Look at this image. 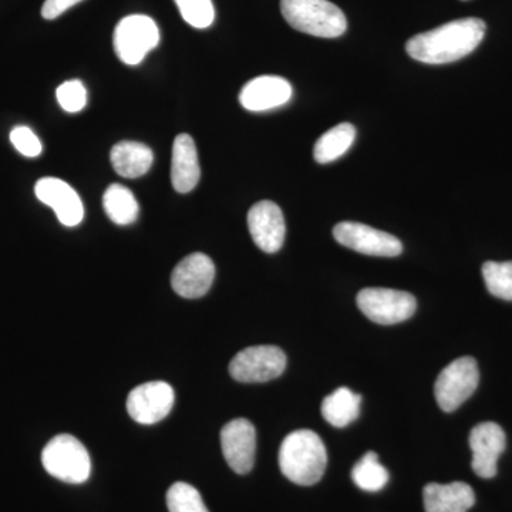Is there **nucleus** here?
<instances>
[{"label":"nucleus","mask_w":512,"mask_h":512,"mask_svg":"<svg viewBox=\"0 0 512 512\" xmlns=\"http://www.w3.org/2000/svg\"><path fill=\"white\" fill-rule=\"evenodd\" d=\"M356 130L352 124L342 123L330 128L316 141L313 157L319 164H328L338 160L355 143Z\"/></svg>","instance_id":"obj_21"},{"label":"nucleus","mask_w":512,"mask_h":512,"mask_svg":"<svg viewBox=\"0 0 512 512\" xmlns=\"http://www.w3.org/2000/svg\"><path fill=\"white\" fill-rule=\"evenodd\" d=\"M36 197L56 212L64 227H76L83 221L84 207L79 194L59 178L46 177L37 181Z\"/></svg>","instance_id":"obj_15"},{"label":"nucleus","mask_w":512,"mask_h":512,"mask_svg":"<svg viewBox=\"0 0 512 512\" xmlns=\"http://www.w3.org/2000/svg\"><path fill=\"white\" fill-rule=\"evenodd\" d=\"M80 2L83 0H46L42 6V16L46 20L57 19Z\"/></svg>","instance_id":"obj_29"},{"label":"nucleus","mask_w":512,"mask_h":512,"mask_svg":"<svg viewBox=\"0 0 512 512\" xmlns=\"http://www.w3.org/2000/svg\"><path fill=\"white\" fill-rule=\"evenodd\" d=\"M103 207L107 217L114 224L126 227L136 222L138 217V202L133 192L121 184H113L104 192Z\"/></svg>","instance_id":"obj_22"},{"label":"nucleus","mask_w":512,"mask_h":512,"mask_svg":"<svg viewBox=\"0 0 512 512\" xmlns=\"http://www.w3.org/2000/svg\"><path fill=\"white\" fill-rule=\"evenodd\" d=\"M174 390L165 382H148L131 390L127 412L140 424H156L170 414L174 406Z\"/></svg>","instance_id":"obj_10"},{"label":"nucleus","mask_w":512,"mask_h":512,"mask_svg":"<svg viewBox=\"0 0 512 512\" xmlns=\"http://www.w3.org/2000/svg\"><path fill=\"white\" fill-rule=\"evenodd\" d=\"M160 43L157 23L146 15L121 19L114 30L113 45L121 62L137 66Z\"/></svg>","instance_id":"obj_6"},{"label":"nucleus","mask_w":512,"mask_h":512,"mask_svg":"<svg viewBox=\"0 0 512 512\" xmlns=\"http://www.w3.org/2000/svg\"><path fill=\"white\" fill-rule=\"evenodd\" d=\"M221 447L225 461L237 474H248L255 463L256 431L247 419H235L221 431Z\"/></svg>","instance_id":"obj_11"},{"label":"nucleus","mask_w":512,"mask_h":512,"mask_svg":"<svg viewBox=\"0 0 512 512\" xmlns=\"http://www.w3.org/2000/svg\"><path fill=\"white\" fill-rule=\"evenodd\" d=\"M487 26L481 19L453 20L407 42L406 50L417 62L447 64L470 55L483 42Z\"/></svg>","instance_id":"obj_1"},{"label":"nucleus","mask_w":512,"mask_h":512,"mask_svg":"<svg viewBox=\"0 0 512 512\" xmlns=\"http://www.w3.org/2000/svg\"><path fill=\"white\" fill-rule=\"evenodd\" d=\"M483 278L491 295L512 301V262H485Z\"/></svg>","instance_id":"obj_24"},{"label":"nucleus","mask_w":512,"mask_h":512,"mask_svg":"<svg viewBox=\"0 0 512 512\" xmlns=\"http://www.w3.org/2000/svg\"><path fill=\"white\" fill-rule=\"evenodd\" d=\"M181 16L195 29L210 28L215 19L212 0H175Z\"/></svg>","instance_id":"obj_26"},{"label":"nucleus","mask_w":512,"mask_h":512,"mask_svg":"<svg viewBox=\"0 0 512 512\" xmlns=\"http://www.w3.org/2000/svg\"><path fill=\"white\" fill-rule=\"evenodd\" d=\"M248 228L256 247L266 254H275L284 245L285 218L275 202H256L248 212Z\"/></svg>","instance_id":"obj_12"},{"label":"nucleus","mask_w":512,"mask_h":512,"mask_svg":"<svg viewBox=\"0 0 512 512\" xmlns=\"http://www.w3.org/2000/svg\"><path fill=\"white\" fill-rule=\"evenodd\" d=\"M60 107L67 113H79L87 104V90L80 80H69L56 92Z\"/></svg>","instance_id":"obj_27"},{"label":"nucleus","mask_w":512,"mask_h":512,"mask_svg":"<svg viewBox=\"0 0 512 512\" xmlns=\"http://www.w3.org/2000/svg\"><path fill=\"white\" fill-rule=\"evenodd\" d=\"M292 86L279 76H259L245 84L239 94V103L245 110L268 111L284 106L292 97Z\"/></svg>","instance_id":"obj_16"},{"label":"nucleus","mask_w":512,"mask_h":512,"mask_svg":"<svg viewBox=\"0 0 512 512\" xmlns=\"http://www.w3.org/2000/svg\"><path fill=\"white\" fill-rule=\"evenodd\" d=\"M111 165L124 178H140L153 165L154 154L146 144L137 141H121L111 148Z\"/></svg>","instance_id":"obj_19"},{"label":"nucleus","mask_w":512,"mask_h":512,"mask_svg":"<svg viewBox=\"0 0 512 512\" xmlns=\"http://www.w3.org/2000/svg\"><path fill=\"white\" fill-rule=\"evenodd\" d=\"M357 306L367 318L379 325H396L412 318L416 298L409 292L387 288H366L357 293Z\"/></svg>","instance_id":"obj_7"},{"label":"nucleus","mask_w":512,"mask_h":512,"mask_svg":"<svg viewBox=\"0 0 512 512\" xmlns=\"http://www.w3.org/2000/svg\"><path fill=\"white\" fill-rule=\"evenodd\" d=\"M285 369L284 350L271 345L241 350L229 363V373L241 383L269 382L281 376Z\"/></svg>","instance_id":"obj_8"},{"label":"nucleus","mask_w":512,"mask_h":512,"mask_svg":"<svg viewBox=\"0 0 512 512\" xmlns=\"http://www.w3.org/2000/svg\"><path fill=\"white\" fill-rule=\"evenodd\" d=\"M426 512H467L476 504V494L466 483L427 484L423 490Z\"/></svg>","instance_id":"obj_17"},{"label":"nucleus","mask_w":512,"mask_h":512,"mask_svg":"<svg viewBox=\"0 0 512 512\" xmlns=\"http://www.w3.org/2000/svg\"><path fill=\"white\" fill-rule=\"evenodd\" d=\"M10 141L20 154L25 157L35 158L42 154L43 146L36 134L29 127H15L10 133Z\"/></svg>","instance_id":"obj_28"},{"label":"nucleus","mask_w":512,"mask_h":512,"mask_svg":"<svg viewBox=\"0 0 512 512\" xmlns=\"http://www.w3.org/2000/svg\"><path fill=\"white\" fill-rule=\"evenodd\" d=\"M352 478L353 483L360 490L370 491V493L383 490L386 484L389 483V473L379 463V456L375 451H369L360 458L359 463L353 467Z\"/></svg>","instance_id":"obj_23"},{"label":"nucleus","mask_w":512,"mask_h":512,"mask_svg":"<svg viewBox=\"0 0 512 512\" xmlns=\"http://www.w3.org/2000/svg\"><path fill=\"white\" fill-rule=\"evenodd\" d=\"M281 12L293 29L306 35L333 39L348 29L345 13L329 0H281Z\"/></svg>","instance_id":"obj_3"},{"label":"nucleus","mask_w":512,"mask_h":512,"mask_svg":"<svg viewBox=\"0 0 512 512\" xmlns=\"http://www.w3.org/2000/svg\"><path fill=\"white\" fill-rule=\"evenodd\" d=\"M214 278L215 265L210 256L195 252L175 266L171 285L183 298L198 299L207 295Z\"/></svg>","instance_id":"obj_14"},{"label":"nucleus","mask_w":512,"mask_h":512,"mask_svg":"<svg viewBox=\"0 0 512 512\" xmlns=\"http://www.w3.org/2000/svg\"><path fill=\"white\" fill-rule=\"evenodd\" d=\"M505 439L504 430L494 421H485L478 424L470 433V448L473 451L474 473L478 477L494 478L498 471V458L504 453Z\"/></svg>","instance_id":"obj_13"},{"label":"nucleus","mask_w":512,"mask_h":512,"mask_svg":"<svg viewBox=\"0 0 512 512\" xmlns=\"http://www.w3.org/2000/svg\"><path fill=\"white\" fill-rule=\"evenodd\" d=\"M360 406H362L360 394L353 393L348 387H339L323 400L322 416L333 427L342 429L359 417Z\"/></svg>","instance_id":"obj_20"},{"label":"nucleus","mask_w":512,"mask_h":512,"mask_svg":"<svg viewBox=\"0 0 512 512\" xmlns=\"http://www.w3.org/2000/svg\"><path fill=\"white\" fill-rule=\"evenodd\" d=\"M333 237L343 247L360 254L394 258L403 252V245L399 239L359 222H340L333 228Z\"/></svg>","instance_id":"obj_9"},{"label":"nucleus","mask_w":512,"mask_h":512,"mask_svg":"<svg viewBox=\"0 0 512 512\" xmlns=\"http://www.w3.org/2000/svg\"><path fill=\"white\" fill-rule=\"evenodd\" d=\"M328 466V451L312 430H296L285 437L279 450V467L292 483L309 487L319 483Z\"/></svg>","instance_id":"obj_2"},{"label":"nucleus","mask_w":512,"mask_h":512,"mask_svg":"<svg viewBox=\"0 0 512 512\" xmlns=\"http://www.w3.org/2000/svg\"><path fill=\"white\" fill-rule=\"evenodd\" d=\"M201 178L200 161L197 147L188 134H180L174 141L173 163H171V181L174 190L187 194L197 187Z\"/></svg>","instance_id":"obj_18"},{"label":"nucleus","mask_w":512,"mask_h":512,"mask_svg":"<svg viewBox=\"0 0 512 512\" xmlns=\"http://www.w3.org/2000/svg\"><path fill=\"white\" fill-rule=\"evenodd\" d=\"M167 507L170 512H210L197 488L178 481L167 491Z\"/></svg>","instance_id":"obj_25"},{"label":"nucleus","mask_w":512,"mask_h":512,"mask_svg":"<svg viewBox=\"0 0 512 512\" xmlns=\"http://www.w3.org/2000/svg\"><path fill=\"white\" fill-rule=\"evenodd\" d=\"M480 383V372L476 359L460 357L441 370L434 384L437 404L443 412H456L476 392Z\"/></svg>","instance_id":"obj_5"},{"label":"nucleus","mask_w":512,"mask_h":512,"mask_svg":"<svg viewBox=\"0 0 512 512\" xmlns=\"http://www.w3.org/2000/svg\"><path fill=\"white\" fill-rule=\"evenodd\" d=\"M42 464L50 476L69 484H83L92 474L89 451L70 434H59L42 451Z\"/></svg>","instance_id":"obj_4"}]
</instances>
